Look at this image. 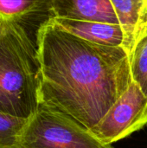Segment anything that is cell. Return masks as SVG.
I'll return each instance as SVG.
<instances>
[{
  "label": "cell",
  "mask_w": 147,
  "mask_h": 148,
  "mask_svg": "<svg viewBox=\"0 0 147 148\" xmlns=\"http://www.w3.org/2000/svg\"><path fill=\"white\" fill-rule=\"evenodd\" d=\"M41 102L92 130L133 82L123 47L80 38L52 19L37 37Z\"/></svg>",
  "instance_id": "cell-1"
},
{
  "label": "cell",
  "mask_w": 147,
  "mask_h": 148,
  "mask_svg": "<svg viewBox=\"0 0 147 148\" xmlns=\"http://www.w3.org/2000/svg\"><path fill=\"white\" fill-rule=\"evenodd\" d=\"M37 45L16 23H0V113L29 120L40 103Z\"/></svg>",
  "instance_id": "cell-2"
},
{
  "label": "cell",
  "mask_w": 147,
  "mask_h": 148,
  "mask_svg": "<svg viewBox=\"0 0 147 148\" xmlns=\"http://www.w3.org/2000/svg\"><path fill=\"white\" fill-rule=\"evenodd\" d=\"M16 148H113L66 114L40 103L27 121Z\"/></svg>",
  "instance_id": "cell-3"
},
{
  "label": "cell",
  "mask_w": 147,
  "mask_h": 148,
  "mask_svg": "<svg viewBox=\"0 0 147 148\" xmlns=\"http://www.w3.org/2000/svg\"><path fill=\"white\" fill-rule=\"evenodd\" d=\"M147 124V96L133 81L128 89L91 130L101 142L112 145Z\"/></svg>",
  "instance_id": "cell-4"
},
{
  "label": "cell",
  "mask_w": 147,
  "mask_h": 148,
  "mask_svg": "<svg viewBox=\"0 0 147 148\" xmlns=\"http://www.w3.org/2000/svg\"><path fill=\"white\" fill-rule=\"evenodd\" d=\"M54 0H0V20L18 25L37 45L40 30L53 18Z\"/></svg>",
  "instance_id": "cell-5"
},
{
  "label": "cell",
  "mask_w": 147,
  "mask_h": 148,
  "mask_svg": "<svg viewBox=\"0 0 147 148\" xmlns=\"http://www.w3.org/2000/svg\"><path fill=\"white\" fill-rule=\"evenodd\" d=\"M55 18L120 24L111 0H54Z\"/></svg>",
  "instance_id": "cell-6"
},
{
  "label": "cell",
  "mask_w": 147,
  "mask_h": 148,
  "mask_svg": "<svg viewBox=\"0 0 147 148\" xmlns=\"http://www.w3.org/2000/svg\"><path fill=\"white\" fill-rule=\"evenodd\" d=\"M54 22L69 33L88 42L111 47H123L124 34L120 24L53 18Z\"/></svg>",
  "instance_id": "cell-7"
},
{
  "label": "cell",
  "mask_w": 147,
  "mask_h": 148,
  "mask_svg": "<svg viewBox=\"0 0 147 148\" xmlns=\"http://www.w3.org/2000/svg\"><path fill=\"white\" fill-rule=\"evenodd\" d=\"M124 34L123 48L128 55L147 16V0H111Z\"/></svg>",
  "instance_id": "cell-8"
},
{
  "label": "cell",
  "mask_w": 147,
  "mask_h": 148,
  "mask_svg": "<svg viewBox=\"0 0 147 148\" xmlns=\"http://www.w3.org/2000/svg\"><path fill=\"white\" fill-rule=\"evenodd\" d=\"M133 81L147 96V16L129 53Z\"/></svg>",
  "instance_id": "cell-9"
},
{
  "label": "cell",
  "mask_w": 147,
  "mask_h": 148,
  "mask_svg": "<svg viewBox=\"0 0 147 148\" xmlns=\"http://www.w3.org/2000/svg\"><path fill=\"white\" fill-rule=\"evenodd\" d=\"M27 121L0 113V148H16Z\"/></svg>",
  "instance_id": "cell-10"
},
{
  "label": "cell",
  "mask_w": 147,
  "mask_h": 148,
  "mask_svg": "<svg viewBox=\"0 0 147 148\" xmlns=\"http://www.w3.org/2000/svg\"><path fill=\"white\" fill-rule=\"evenodd\" d=\"M1 22H2V20H0V23H1Z\"/></svg>",
  "instance_id": "cell-11"
}]
</instances>
